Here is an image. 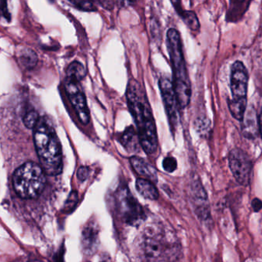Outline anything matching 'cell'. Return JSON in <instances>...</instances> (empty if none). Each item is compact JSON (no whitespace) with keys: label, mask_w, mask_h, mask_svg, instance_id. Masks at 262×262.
Masks as SVG:
<instances>
[{"label":"cell","mask_w":262,"mask_h":262,"mask_svg":"<svg viewBox=\"0 0 262 262\" xmlns=\"http://www.w3.org/2000/svg\"><path fill=\"white\" fill-rule=\"evenodd\" d=\"M138 141L140 143L138 133L135 132L132 127L126 129L120 138V142L123 146L129 151H135V149H137Z\"/></svg>","instance_id":"17"},{"label":"cell","mask_w":262,"mask_h":262,"mask_svg":"<svg viewBox=\"0 0 262 262\" xmlns=\"http://www.w3.org/2000/svg\"><path fill=\"white\" fill-rule=\"evenodd\" d=\"M65 90L80 122L87 125L90 121V114L86 96L80 87L79 82L66 79Z\"/></svg>","instance_id":"8"},{"label":"cell","mask_w":262,"mask_h":262,"mask_svg":"<svg viewBox=\"0 0 262 262\" xmlns=\"http://www.w3.org/2000/svg\"><path fill=\"white\" fill-rule=\"evenodd\" d=\"M159 88L163 104L169 118L171 130L174 132L176 130L178 126V110L179 106H178L173 82L168 77H162L159 80Z\"/></svg>","instance_id":"7"},{"label":"cell","mask_w":262,"mask_h":262,"mask_svg":"<svg viewBox=\"0 0 262 262\" xmlns=\"http://www.w3.org/2000/svg\"><path fill=\"white\" fill-rule=\"evenodd\" d=\"M258 127H259L260 134H261L262 138V111L261 112V115H260L259 121H258Z\"/></svg>","instance_id":"29"},{"label":"cell","mask_w":262,"mask_h":262,"mask_svg":"<svg viewBox=\"0 0 262 262\" xmlns=\"http://www.w3.org/2000/svg\"><path fill=\"white\" fill-rule=\"evenodd\" d=\"M166 45L172 63L173 84L179 108L184 109L190 103L192 88L183 53V41L179 32L174 28L168 30Z\"/></svg>","instance_id":"3"},{"label":"cell","mask_w":262,"mask_h":262,"mask_svg":"<svg viewBox=\"0 0 262 262\" xmlns=\"http://www.w3.org/2000/svg\"><path fill=\"white\" fill-rule=\"evenodd\" d=\"M34 143L40 165L46 174L56 176L63 171V152L59 139L49 119L40 118L34 128Z\"/></svg>","instance_id":"2"},{"label":"cell","mask_w":262,"mask_h":262,"mask_svg":"<svg viewBox=\"0 0 262 262\" xmlns=\"http://www.w3.org/2000/svg\"><path fill=\"white\" fill-rule=\"evenodd\" d=\"M249 72L241 61H236L231 68L232 99L229 102V112L238 121H243L247 110Z\"/></svg>","instance_id":"5"},{"label":"cell","mask_w":262,"mask_h":262,"mask_svg":"<svg viewBox=\"0 0 262 262\" xmlns=\"http://www.w3.org/2000/svg\"><path fill=\"white\" fill-rule=\"evenodd\" d=\"M229 167L234 178L241 186L250 183L252 163L249 154L239 148H235L229 156Z\"/></svg>","instance_id":"6"},{"label":"cell","mask_w":262,"mask_h":262,"mask_svg":"<svg viewBox=\"0 0 262 262\" xmlns=\"http://www.w3.org/2000/svg\"><path fill=\"white\" fill-rule=\"evenodd\" d=\"M89 175V168L85 167V166H83V167L79 168V169H78V172H77V177H78V180H81L82 182L85 181V180L88 178Z\"/></svg>","instance_id":"26"},{"label":"cell","mask_w":262,"mask_h":262,"mask_svg":"<svg viewBox=\"0 0 262 262\" xmlns=\"http://www.w3.org/2000/svg\"><path fill=\"white\" fill-rule=\"evenodd\" d=\"M172 6L180 18L192 32L198 33L201 29L199 20L194 11L186 10L183 9L182 0H171Z\"/></svg>","instance_id":"11"},{"label":"cell","mask_w":262,"mask_h":262,"mask_svg":"<svg viewBox=\"0 0 262 262\" xmlns=\"http://www.w3.org/2000/svg\"><path fill=\"white\" fill-rule=\"evenodd\" d=\"M113 1L118 7L123 8L133 6L136 0H113Z\"/></svg>","instance_id":"27"},{"label":"cell","mask_w":262,"mask_h":262,"mask_svg":"<svg viewBox=\"0 0 262 262\" xmlns=\"http://www.w3.org/2000/svg\"><path fill=\"white\" fill-rule=\"evenodd\" d=\"M177 166L178 164H177L176 160L174 157H166L163 160V166L166 172L172 173L177 169Z\"/></svg>","instance_id":"22"},{"label":"cell","mask_w":262,"mask_h":262,"mask_svg":"<svg viewBox=\"0 0 262 262\" xmlns=\"http://www.w3.org/2000/svg\"><path fill=\"white\" fill-rule=\"evenodd\" d=\"M135 186L140 195L147 200H156L159 196L158 189L150 180L138 179L135 183Z\"/></svg>","instance_id":"15"},{"label":"cell","mask_w":262,"mask_h":262,"mask_svg":"<svg viewBox=\"0 0 262 262\" xmlns=\"http://www.w3.org/2000/svg\"><path fill=\"white\" fill-rule=\"evenodd\" d=\"M77 201H78V195H77L76 192H72L66 201V206H65L66 210H72L76 205Z\"/></svg>","instance_id":"23"},{"label":"cell","mask_w":262,"mask_h":262,"mask_svg":"<svg viewBox=\"0 0 262 262\" xmlns=\"http://www.w3.org/2000/svg\"><path fill=\"white\" fill-rule=\"evenodd\" d=\"M89 1L98 3L100 6H103V8L108 9V10H112L114 7L113 0H89Z\"/></svg>","instance_id":"25"},{"label":"cell","mask_w":262,"mask_h":262,"mask_svg":"<svg viewBox=\"0 0 262 262\" xmlns=\"http://www.w3.org/2000/svg\"><path fill=\"white\" fill-rule=\"evenodd\" d=\"M192 201L194 211L201 222L211 220L210 208L208 201L207 193L201 183H194L192 189Z\"/></svg>","instance_id":"10"},{"label":"cell","mask_w":262,"mask_h":262,"mask_svg":"<svg viewBox=\"0 0 262 262\" xmlns=\"http://www.w3.org/2000/svg\"><path fill=\"white\" fill-rule=\"evenodd\" d=\"M120 196V212L126 223L131 225L137 224L143 220V209L136 200L133 198L129 191L123 190Z\"/></svg>","instance_id":"9"},{"label":"cell","mask_w":262,"mask_h":262,"mask_svg":"<svg viewBox=\"0 0 262 262\" xmlns=\"http://www.w3.org/2000/svg\"><path fill=\"white\" fill-rule=\"evenodd\" d=\"M129 111L135 120L140 144L147 154H153L158 148V136L153 115L141 84L131 80L126 90Z\"/></svg>","instance_id":"1"},{"label":"cell","mask_w":262,"mask_h":262,"mask_svg":"<svg viewBox=\"0 0 262 262\" xmlns=\"http://www.w3.org/2000/svg\"><path fill=\"white\" fill-rule=\"evenodd\" d=\"M130 163L132 167L135 169L137 173L142 177L148 179L150 181H156L157 173L153 166H151L143 159L138 157H132L130 158Z\"/></svg>","instance_id":"14"},{"label":"cell","mask_w":262,"mask_h":262,"mask_svg":"<svg viewBox=\"0 0 262 262\" xmlns=\"http://www.w3.org/2000/svg\"><path fill=\"white\" fill-rule=\"evenodd\" d=\"M18 61L25 69H31L36 66L38 62L37 54L29 48H23L18 51Z\"/></svg>","instance_id":"16"},{"label":"cell","mask_w":262,"mask_h":262,"mask_svg":"<svg viewBox=\"0 0 262 262\" xmlns=\"http://www.w3.org/2000/svg\"><path fill=\"white\" fill-rule=\"evenodd\" d=\"M253 0H229L226 20L229 23H238L246 15Z\"/></svg>","instance_id":"12"},{"label":"cell","mask_w":262,"mask_h":262,"mask_svg":"<svg viewBox=\"0 0 262 262\" xmlns=\"http://www.w3.org/2000/svg\"><path fill=\"white\" fill-rule=\"evenodd\" d=\"M252 209L254 212H258L262 209V201L259 199L255 198L252 202Z\"/></svg>","instance_id":"28"},{"label":"cell","mask_w":262,"mask_h":262,"mask_svg":"<svg viewBox=\"0 0 262 262\" xmlns=\"http://www.w3.org/2000/svg\"><path fill=\"white\" fill-rule=\"evenodd\" d=\"M98 232L93 226H88L83 231V244L85 250L87 252H92L94 250V246H96Z\"/></svg>","instance_id":"19"},{"label":"cell","mask_w":262,"mask_h":262,"mask_svg":"<svg viewBox=\"0 0 262 262\" xmlns=\"http://www.w3.org/2000/svg\"><path fill=\"white\" fill-rule=\"evenodd\" d=\"M144 249L146 258L155 259L161 257L166 252V246L160 237L146 238Z\"/></svg>","instance_id":"13"},{"label":"cell","mask_w":262,"mask_h":262,"mask_svg":"<svg viewBox=\"0 0 262 262\" xmlns=\"http://www.w3.org/2000/svg\"><path fill=\"white\" fill-rule=\"evenodd\" d=\"M74 7L84 12H95L97 8L94 3L89 0H68Z\"/></svg>","instance_id":"20"},{"label":"cell","mask_w":262,"mask_h":262,"mask_svg":"<svg viewBox=\"0 0 262 262\" xmlns=\"http://www.w3.org/2000/svg\"><path fill=\"white\" fill-rule=\"evenodd\" d=\"M46 183V172L42 166L33 162H27L15 169L12 184L18 196L25 200L38 197Z\"/></svg>","instance_id":"4"},{"label":"cell","mask_w":262,"mask_h":262,"mask_svg":"<svg viewBox=\"0 0 262 262\" xmlns=\"http://www.w3.org/2000/svg\"><path fill=\"white\" fill-rule=\"evenodd\" d=\"M39 119V116H38L36 112L30 111L25 115L24 118H23V122H24L25 126L27 128L34 129L36 124H38Z\"/></svg>","instance_id":"21"},{"label":"cell","mask_w":262,"mask_h":262,"mask_svg":"<svg viewBox=\"0 0 262 262\" xmlns=\"http://www.w3.org/2000/svg\"><path fill=\"white\" fill-rule=\"evenodd\" d=\"M1 11L2 15L4 17L5 19L8 23H10L11 14L9 12V9H8V0H1Z\"/></svg>","instance_id":"24"},{"label":"cell","mask_w":262,"mask_h":262,"mask_svg":"<svg viewBox=\"0 0 262 262\" xmlns=\"http://www.w3.org/2000/svg\"><path fill=\"white\" fill-rule=\"evenodd\" d=\"M66 79L80 82L86 77V70L82 63L75 61L69 64L66 71Z\"/></svg>","instance_id":"18"}]
</instances>
